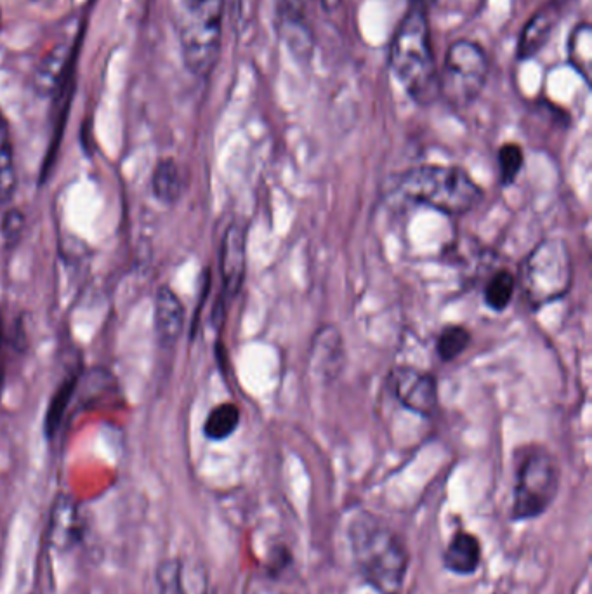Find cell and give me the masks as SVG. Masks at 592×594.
Here are the masks:
<instances>
[{"instance_id":"obj_24","label":"cell","mask_w":592,"mask_h":594,"mask_svg":"<svg viewBox=\"0 0 592 594\" xmlns=\"http://www.w3.org/2000/svg\"><path fill=\"white\" fill-rule=\"evenodd\" d=\"M23 226V218L20 212H11L7 216L6 223H4V233H6L7 240H16L18 238V231H21Z\"/></svg>"},{"instance_id":"obj_8","label":"cell","mask_w":592,"mask_h":594,"mask_svg":"<svg viewBox=\"0 0 592 594\" xmlns=\"http://www.w3.org/2000/svg\"><path fill=\"white\" fill-rule=\"evenodd\" d=\"M389 381L398 402L405 409L419 416H431L435 412L438 407V384L431 374L414 367H398L393 370Z\"/></svg>"},{"instance_id":"obj_26","label":"cell","mask_w":592,"mask_h":594,"mask_svg":"<svg viewBox=\"0 0 592 594\" xmlns=\"http://www.w3.org/2000/svg\"><path fill=\"white\" fill-rule=\"evenodd\" d=\"M436 0H410V6L421 7L428 11L431 4H435Z\"/></svg>"},{"instance_id":"obj_9","label":"cell","mask_w":592,"mask_h":594,"mask_svg":"<svg viewBox=\"0 0 592 594\" xmlns=\"http://www.w3.org/2000/svg\"><path fill=\"white\" fill-rule=\"evenodd\" d=\"M310 0H275L278 33L297 60H310L315 37L308 23Z\"/></svg>"},{"instance_id":"obj_7","label":"cell","mask_w":592,"mask_h":594,"mask_svg":"<svg viewBox=\"0 0 592 594\" xmlns=\"http://www.w3.org/2000/svg\"><path fill=\"white\" fill-rule=\"evenodd\" d=\"M490 63L485 49L474 40H455L440 68V98L452 108H466L487 86Z\"/></svg>"},{"instance_id":"obj_15","label":"cell","mask_w":592,"mask_h":594,"mask_svg":"<svg viewBox=\"0 0 592 594\" xmlns=\"http://www.w3.org/2000/svg\"><path fill=\"white\" fill-rule=\"evenodd\" d=\"M311 358L315 369L323 377L336 376L341 370V358H343V343L336 329L325 327L316 334Z\"/></svg>"},{"instance_id":"obj_27","label":"cell","mask_w":592,"mask_h":594,"mask_svg":"<svg viewBox=\"0 0 592 594\" xmlns=\"http://www.w3.org/2000/svg\"><path fill=\"white\" fill-rule=\"evenodd\" d=\"M563 2H568V0H563Z\"/></svg>"},{"instance_id":"obj_4","label":"cell","mask_w":592,"mask_h":594,"mask_svg":"<svg viewBox=\"0 0 592 594\" xmlns=\"http://www.w3.org/2000/svg\"><path fill=\"white\" fill-rule=\"evenodd\" d=\"M224 0H174V20L188 70L207 77L221 49Z\"/></svg>"},{"instance_id":"obj_23","label":"cell","mask_w":592,"mask_h":594,"mask_svg":"<svg viewBox=\"0 0 592 594\" xmlns=\"http://www.w3.org/2000/svg\"><path fill=\"white\" fill-rule=\"evenodd\" d=\"M523 164H525V155H523L520 145L506 143V145L500 146L499 167L502 185H513L516 178L520 176Z\"/></svg>"},{"instance_id":"obj_18","label":"cell","mask_w":592,"mask_h":594,"mask_svg":"<svg viewBox=\"0 0 592 594\" xmlns=\"http://www.w3.org/2000/svg\"><path fill=\"white\" fill-rule=\"evenodd\" d=\"M240 410L233 403H221L212 410L204 424V433L212 442H223L237 431Z\"/></svg>"},{"instance_id":"obj_5","label":"cell","mask_w":592,"mask_h":594,"mask_svg":"<svg viewBox=\"0 0 592 594\" xmlns=\"http://www.w3.org/2000/svg\"><path fill=\"white\" fill-rule=\"evenodd\" d=\"M520 280L523 294L535 310L563 299L573 284L572 252L566 242H540L521 263Z\"/></svg>"},{"instance_id":"obj_12","label":"cell","mask_w":592,"mask_h":594,"mask_svg":"<svg viewBox=\"0 0 592 594\" xmlns=\"http://www.w3.org/2000/svg\"><path fill=\"white\" fill-rule=\"evenodd\" d=\"M80 535L82 527L77 504L68 495L56 497L47 530L49 544L58 551H68L80 541Z\"/></svg>"},{"instance_id":"obj_14","label":"cell","mask_w":592,"mask_h":594,"mask_svg":"<svg viewBox=\"0 0 592 594\" xmlns=\"http://www.w3.org/2000/svg\"><path fill=\"white\" fill-rule=\"evenodd\" d=\"M481 565V542L476 535L459 530L443 553V567L455 575H473Z\"/></svg>"},{"instance_id":"obj_13","label":"cell","mask_w":592,"mask_h":594,"mask_svg":"<svg viewBox=\"0 0 592 594\" xmlns=\"http://www.w3.org/2000/svg\"><path fill=\"white\" fill-rule=\"evenodd\" d=\"M185 324V308L179 297L169 289L160 287L155 297V330L160 343L174 346L178 343Z\"/></svg>"},{"instance_id":"obj_3","label":"cell","mask_w":592,"mask_h":594,"mask_svg":"<svg viewBox=\"0 0 592 594\" xmlns=\"http://www.w3.org/2000/svg\"><path fill=\"white\" fill-rule=\"evenodd\" d=\"M396 190L414 204L448 216H459L473 211L483 200L480 186L461 167L454 165H421L396 181Z\"/></svg>"},{"instance_id":"obj_25","label":"cell","mask_w":592,"mask_h":594,"mask_svg":"<svg viewBox=\"0 0 592 594\" xmlns=\"http://www.w3.org/2000/svg\"><path fill=\"white\" fill-rule=\"evenodd\" d=\"M341 4H343V0H320V6L327 14L336 13Z\"/></svg>"},{"instance_id":"obj_10","label":"cell","mask_w":592,"mask_h":594,"mask_svg":"<svg viewBox=\"0 0 592 594\" xmlns=\"http://www.w3.org/2000/svg\"><path fill=\"white\" fill-rule=\"evenodd\" d=\"M565 4L563 0H547L546 4H542L532 14V18L521 30L518 47H516L518 60L528 61L539 56L540 51L547 46V42L551 40L553 33L560 25Z\"/></svg>"},{"instance_id":"obj_6","label":"cell","mask_w":592,"mask_h":594,"mask_svg":"<svg viewBox=\"0 0 592 594\" xmlns=\"http://www.w3.org/2000/svg\"><path fill=\"white\" fill-rule=\"evenodd\" d=\"M558 459L542 447H533L521 457L514 480L511 516L514 522H530L547 513L560 492Z\"/></svg>"},{"instance_id":"obj_20","label":"cell","mask_w":592,"mask_h":594,"mask_svg":"<svg viewBox=\"0 0 592 594\" xmlns=\"http://www.w3.org/2000/svg\"><path fill=\"white\" fill-rule=\"evenodd\" d=\"M516 280L509 271H497L485 287V303L494 311L506 310L513 299Z\"/></svg>"},{"instance_id":"obj_17","label":"cell","mask_w":592,"mask_h":594,"mask_svg":"<svg viewBox=\"0 0 592 594\" xmlns=\"http://www.w3.org/2000/svg\"><path fill=\"white\" fill-rule=\"evenodd\" d=\"M16 188L13 143L4 115L0 113V202L13 197Z\"/></svg>"},{"instance_id":"obj_19","label":"cell","mask_w":592,"mask_h":594,"mask_svg":"<svg viewBox=\"0 0 592 594\" xmlns=\"http://www.w3.org/2000/svg\"><path fill=\"white\" fill-rule=\"evenodd\" d=\"M153 193L164 204H174L181 195V176L172 160L158 162L152 178Z\"/></svg>"},{"instance_id":"obj_21","label":"cell","mask_w":592,"mask_h":594,"mask_svg":"<svg viewBox=\"0 0 592 594\" xmlns=\"http://www.w3.org/2000/svg\"><path fill=\"white\" fill-rule=\"evenodd\" d=\"M471 343V334L468 329L461 325H450L443 329L438 341H436V353L443 362H452L457 357H461Z\"/></svg>"},{"instance_id":"obj_22","label":"cell","mask_w":592,"mask_h":594,"mask_svg":"<svg viewBox=\"0 0 592 594\" xmlns=\"http://www.w3.org/2000/svg\"><path fill=\"white\" fill-rule=\"evenodd\" d=\"M75 386H77V377H68L65 383L61 384L58 391H56L53 402L49 403L46 416V435L49 440L54 438V435L60 429L63 416H65L66 409H68V403L72 400Z\"/></svg>"},{"instance_id":"obj_11","label":"cell","mask_w":592,"mask_h":594,"mask_svg":"<svg viewBox=\"0 0 592 594\" xmlns=\"http://www.w3.org/2000/svg\"><path fill=\"white\" fill-rule=\"evenodd\" d=\"M247 268V237L242 225H230L221 242V278L226 297L237 296Z\"/></svg>"},{"instance_id":"obj_16","label":"cell","mask_w":592,"mask_h":594,"mask_svg":"<svg viewBox=\"0 0 592 594\" xmlns=\"http://www.w3.org/2000/svg\"><path fill=\"white\" fill-rule=\"evenodd\" d=\"M568 60L572 63L573 68L584 77L586 82L591 80L592 30L589 23H580L570 33Z\"/></svg>"},{"instance_id":"obj_2","label":"cell","mask_w":592,"mask_h":594,"mask_svg":"<svg viewBox=\"0 0 592 594\" xmlns=\"http://www.w3.org/2000/svg\"><path fill=\"white\" fill-rule=\"evenodd\" d=\"M389 68L417 105H433L440 98V66L426 9L408 6L391 39Z\"/></svg>"},{"instance_id":"obj_1","label":"cell","mask_w":592,"mask_h":594,"mask_svg":"<svg viewBox=\"0 0 592 594\" xmlns=\"http://www.w3.org/2000/svg\"><path fill=\"white\" fill-rule=\"evenodd\" d=\"M349 549L358 574L381 594H402L410 551L389 523L372 513L356 515L348 527Z\"/></svg>"}]
</instances>
